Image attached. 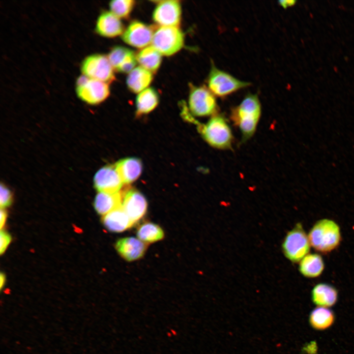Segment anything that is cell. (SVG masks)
Masks as SVG:
<instances>
[{
    "instance_id": "6da1fadb",
    "label": "cell",
    "mask_w": 354,
    "mask_h": 354,
    "mask_svg": "<svg viewBox=\"0 0 354 354\" xmlns=\"http://www.w3.org/2000/svg\"><path fill=\"white\" fill-rule=\"evenodd\" d=\"M261 115V105L257 94L247 95L241 103L233 109L231 118L242 134V142L252 137Z\"/></svg>"
},
{
    "instance_id": "7a4b0ae2",
    "label": "cell",
    "mask_w": 354,
    "mask_h": 354,
    "mask_svg": "<svg viewBox=\"0 0 354 354\" xmlns=\"http://www.w3.org/2000/svg\"><path fill=\"white\" fill-rule=\"evenodd\" d=\"M308 236L311 246L316 251L324 253L337 248L341 240L339 225L333 220L327 218L316 222Z\"/></svg>"
},
{
    "instance_id": "3957f363",
    "label": "cell",
    "mask_w": 354,
    "mask_h": 354,
    "mask_svg": "<svg viewBox=\"0 0 354 354\" xmlns=\"http://www.w3.org/2000/svg\"><path fill=\"white\" fill-rule=\"evenodd\" d=\"M198 129L205 141L210 146L220 149L232 147L233 139L231 129L221 115L216 114L205 124L198 125Z\"/></svg>"
},
{
    "instance_id": "277c9868",
    "label": "cell",
    "mask_w": 354,
    "mask_h": 354,
    "mask_svg": "<svg viewBox=\"0 0 354 354\" xmlns=\"http://www.w3.org/2000/svg\"><path fill=\"white\" fill-rule=\"evenodd\" d=\"M310 246L308 235L302 224L298 223L287 234L282 244V249L289 260L297 263L309 253Z\"/></svg>"
},
{
    "instance_id": "5b68a950",
    "label": "cell",
    "mask_w": 354,
    "mask_h": 354,
    "mask_svg": "<svg viewBox=\"0 0 354 354\" xmlns=\"http://www.w3.org/2000/svg\"><path fill=\"white\" fill-rule=\"evenodd\" d=\"M207 78L208 88L215 95L223 97L247 87L251 83L242 81L217 68L213 62Z\"/></svg>"
},
{
    "instance_id": "8992f818",
    "label": "cell",
    "mask_w": 354,
    "mask_h": 354,
    "mask_svg": "<svg viewBox=\"0 0 354 354\" xmlns=\"http://www.w3.org/2000/svg\"><path fill=\"white\" fill-rule=\"evenodd\" d=\"M184 34L175 27H160L154 32L151 45L162 55L170 56L183 46Z\"/></svg>"
},
{
    "instance_id": "52a82bcc",
    "label": "cell",
    "mask_w": 354,
    "mask_h": 354,
    "mask_svg": "<svg viewBox=\"0 0 354 354\" xmlns=\"http://www.w3.org/2000/svg\"><path fill=\"white\" fill-rule=\"evenodd\" d=\"M188 104L191 113L197 117L212 116L218 111L215 95L205 86L191 87Z\"/></svg>"
},
{
    "instance_id": "ba28073f",
    "label": "cell",
    "mask_w": 354,
    "mask_h": 354,
    "mask_svg": "<svg viewBox=\"0 0 354 354\" xmlns=\"http://www.w3.org/2000/svg\"><path fill=\"white\" fill-rule=\"evenodd\" d=\"M76 92L78 97L91 105L104 101L110 95L108 83L80 76L76 81Z\"/></svg>"
},
{
    "instance_id": "9c48e42d",
    "label": "cell",
    "mask_w": 354,
    "mask_h": 354,
    "mask_svg": "<svg viewBox=\"0 0 354 354\" xmlns=\"http://www.w3.org/2000/svg\"><path fill=\"white\" fill-rule=\"evenodd\" d=\"M81 70L86 77L106 83L115 79L114 68L107 57L101 54H94L87 57L83 61Z\"/></svg>"
},
{
    "instance_id": "30bf717a",
    "label": "cell",
    "mask_w": 354,
    "mask_h": 354,
    "mask_svg": "<svg viewBox=\"0 0 354 354\" xmlns=\"http://www.w3.org/2000/svg\"><path fill=\"white\" fill-rule=\"evenodd\" d=\"M181 15V5L178 0H161L153 11L152 18L160 27H178Z\"/></svg>"
},
{
    "instance_id": "8fae6325",
    "label": "cell",
    "mask_w": 354,
    "mask_h": 354,
    "mask_svg": "<svg viewBox=\"0 0 354 354\" xmlns=\"http://www.w3.org/2000/svg\"><path fill=\"white\" fill-rule=\"evenodd\" d=\"M122 207L134 225L146 213L148 203L144 196L135 189H124Z\"/></svg>"
},
{
    "instance_id": "7c38bea8",
    "label": "cell",
    "mask_w": 354,
    "mask_h": 354,
    "mask_svg": "<svg viewBox=\"0 0 354 354\" xmlns=\"http://www.w3.org/2000/svg\"><path fill=\"white\" fill-rule=\"evenodd\" d=\"M154 32L149 26L139 21L130 24L121 35L126 44L137 48L143 49L151 43Z\"/></svg>"
},
{
    "instance_id": "4fadbf2b",
    "label": "cell",
    "mask_w": 354,
    "mask_h": 354,
    "mask_svg": "<svg viewBox=\"0 0 354 354\" xmlns=\"http://www.w3.org/2000/svg\"><path fill=\"white\" fill-rule=\"evenodd\" d=\"M123 184L115 165L102 167L94 176V187L99 192L117 193L121 190Z\"/></svg>"
},
{
    "instance_id": "5bb4252c",
    "label": "cell",
    "mask_w": 354,
    "mask_h": 354,
    "mask_svg": "<svg viewBox=\"0 0 354 354\" xmlns=\"http://www.w3.org/2000/svg\"><path fill=\"white\" fill-rule=\"evenodd\" d=\"M119 255L128 261H133L142 258L145 253L148 244L139 238L127 237L119 239L115 244Z\"/></svg>"
},
{
    "instance_id": "9a60e30c",
    "label": "cell",
    "mask_w": 354,
    "mask_h": 354,
    "mask_svg": "<svg viewBox=\"0 0 354 354\" xmlns=\"http://www.w3.org/2000/svg\"><path fill=\"white\" fill-rule=\"evenodd\" d=\"M95 31L101 36L111 38L122 35L124 31L120 18L111 11H104L99 16Z\"/></svg>"
},
{
    "instance_id": "2e32d148",
    "label": "cell",
    "mask_w": 354,
    "mask_h": 354,
    "mask_svg": "<svg viewBox=\"0 0 354 354\" xmlns=\"http://www.w3.org/2000/svg\"><path fill=\"white\" fill-rule=\"evenodd\" d=\"M123 184H128L135 181L141 175L142 164L135 157L121 159L115 165Z\"/></svg>"
},
{
    "instance_id": "e0dca14e",
    "label": "cell",
    "mask_w": 354,
    "mask_h": 354,
    "mask_svg": "<svg viewBox=\"0 0 354 354\" xmlns=\"http://www.w3.org/2000/svg\"><path fill=\"white\" fill-rule=\"evenodd\" d=\"M124 190L115 193L99 192L96 196L94 206L97 212L103 216L122 205Z\"/></svg>"
},
{
    "instance_id": "ac0fdd59",
    "label": "cell",
    "mask_w": 354,
    "mask_h": 354,
    "mask_svg": "<svg viewBox=\"0 0 354 354\" xmlns=\"http://www.w3.org/2000/svg\"><path fill=\"white\" fill-rule=\"evenodd\" d=\"M102 223L109 231L116 233L122 232L133 225L122 206L103 216Z\"/></svg>"
},
{
    "instance_id": "d6986e66",
    "label": "cell",
    "mask_w": 354,
    "mask_h": 354,
    "mask_svg": "<svg viewBox=\"0 0 354 354\" xmlns=\"http://www.w3.org/2000/svg\"><path fill=\"white\" fill-rule=\"evenodd\" d=\"M313 302L319 307H328L335 304L338 298V292L333 286L327 283L316 285L311 292Z\"/></svg>"
},
{
    "instance_id": "ffe728a7",
    "label": "cell",
    "mask_w": 354,
    "mask_h": 354,
    "mask_svg": "<svg viewBox=\"0 0 354 354\" xmlns=\"http://www.w3.org/2000/svg\"><path fill=\"white\" fill-rule=\"evenodd\" d=\"M153 79L152 72L141 66H137L128 74L126 84L134 93H140L150 85Z\"/></svg>"
},
{
    "instance_id": "44dd1931",
    "label": "cell",
    "mask_w": 354,
    "mask_h": 354,
    "mask_svg": "<svg viewBox=\"0 0 354 354\" xmlns=\"http://www.w3.org/2000/svg\"><path fill=\"white\" fill-rule=\"evenodd\" d=\"M324 268V260L317 253L308 254L299 262V271L303 276L307 278L319 276Z\"/></svg>"
},
{
    "instance_id": "7402d4cb",
    "label": "cell",
    "mask_w": 354,
    "mask_h": 354,
    "mask_svg": "<svg viewBox=\"0 0 354 354\" xmlns=\"http://www.w3.org/2000/svg\"><path fill=\"white\" fill-rule=\"evenodd\" d=\"M162 55L152 45L145 47L137 54L136 59L140 66L151 72H155L160 67Z\"/></svg>"
},
{
    "instance_id": "603a6c76",
    "label": "cell",
    "mask_w": 354,
    "mask_h": 354,
    "mask_svg": "<svg viewBox=\"0 0 354 354\" xmlns=\"http://www.w3.org/2000/svg\"><path fill=\"white\" fill-rule=\"evenodd\" d=\"M159 102L158 95L156 90L148 88L139 93L136 100L138 115L147 114L153 111Z\"/></svg>"
},
{
    "instance_id": "cb8c5ba5",
    "label": "cell",
    "mask_w": 354,
    "mask_h": 354,
    "mask_svg": "<svg viewBox=\"0 0 354 354\" xmlns=\"http://www.w3.org/2000/svg\"><path fill=\"white\" fill-rule=\"evenodd\" d=\"M335 319L333 312L329 309L318 307L311 312L309 321L311 326L316 330H324L329 327Z\"/></svg>"
},
{
    "instance_id": "d4e9b609",
    "label": "cell",
    "mask_w": 354,
    "mask_h": 354,
    "mask_svg": "<svg viewBox=\"0 0 354 354\" xmlns=\"http://www.w3.org/2000/svg\"><path fill=\"white\" fill-rule=\"evenodd\" d=\"M137 235L139 239L147 244L160 240L164 237L162 228L151 222L141 225L138 229Z\"/></svg>"
},
{
    "instance_id": "484cf974",
    "label": "cell",
    "mask_w": 354,
    "mask_h": 354,
    "mask_svg": "<svg viewBox=\"0 0 354 354\" xmlns=\"http://www.w3.org/2000/svg\"><path fill=\"white\" fill-rule=\"evenodd\" d=\"M135 5L133 0H114L110 1L111 12L119 18H127Z\"/></svg>"
},
{
    "instance_id": "4316f807",
    "label": "cell",
    "mask_w": 354,
    "mask_h": 354,
    "mask_svg": "<svg viewBox=\"0 0 354 354\" xmlns=\"http://www.w3.org/2000/svg\"><path fill=\"white\" fill-rule=\"evenodd\" d=\"M132 50L122 46L114 47L109 53L107 58L113 66L117 70L126 57Z\"/></svg>"
},
{
    "instance_id": "83f0119b",
    "label": "cell",
    "mask_w": 354,
    "mask_h": 354,
    "mask_svg": "<svg viewBox=\"0 0 354 354\" xmlns=\"http://www.w3.org/2000/svg\"><path fill=\"white\" fill-rule=\"evenodd\" d=\"M137 62L136 56L132 51L124 59L117 71L121 73H130L135 67Z\"/></svg>"
},
{
    "instance_id": "f1b7e54d",
    "label": "cell",
    "mask_w": 354,
    "mask_h": 354,
    "mask_svg": "<svg viewBox=\"0 0 354 354\" xmlns=\"http://www.w3.org/2000/svg\"><path fill=\"white\" fill-rule=\"evenodd\" d=\"M12 194L9 189L3 184L0 185V205L2 208L9 206L12 202Z\"/></svg>"
},
{
    "instance_id": "f546056e",
    "label": "cell",
    "mask_w": 354,
    "mask_h": 354,
    "mask_svg": "<svg viewBox=\"0 0 354 354\" xmlns=\"http://www.w3.org/2000/svg\"><path fill=\"white\" fill-rule=\"evenodd\" d=\"M0 254H2L5 251L8 245L10 243L11 238L8 234L1 230L0 231Z\"/></svg>"
},
{
    "instance_id": "4dcf8cb0",
    "label": "cell",
    "mask_w": 354,
    "mask_h": 354,
    "mask_svg": "<svg viewBox=\"0 0 354 354\" xmlns=\"http://www.w3.org/2000/svg\"><path fill=\"white\" fill-rule=\"evenodd\" d=\"M7 217V213L4 209L1 208L0 209V225L1 229L4 226Z\"/></svg>"
},
{
    "instance_id": "1f68e13d",
    "label": "cell",
    "mask_w": 354,
    "mask_h": 354,
    "mask_svg": "<svg viewBox=\"0 0 354 354\" xmlns=\"http://www.w3.org/2000/svg\"><path fill=\"white\" fill-rule=\"evenodd\" d=\"M295 2L296 1L295 0H281L279 1V4L284 8L295 5Z\"/></svg>"
},
{
    "instance_id": "d6a6232c",
    "label": "cell",
    "mask_w": 354,
    "mask_h": 354,
    "mask_svg": "<svg viewBox=\"0 0 354 354\" xmlns=\"http://www.w3.org/2000/svg\"><path fill=\"white\" fill-rule=\"evenodd\" d=\"M5 276L3 274L1 273L0 275V287L2 288L5 282Z\"/></svg>"
}]
</instances>
